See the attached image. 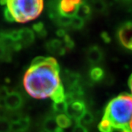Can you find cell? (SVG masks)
Returning a JSON list of instances; mask_svg holds the SVG:
<instances>
[{"label": "cell", "mask_w": 132, "mask_h": 132, "mask_svg": "<svg viewBox=\"0 0 132 132\" xmlns=\"http://www.w3.org/2000/svg\"><path fill=\"white\" fill-rule=\"evenodd\" d=\"M77 5L73 4L71 0H61L59 10L62 15L68 17H73L76 13Z\"/></svg>", "instance_id": "7"}, {"label": "cell", "mask_w": 132, "mask_h": 132, "mask_svg": "<svg viewBox=\"0 0 132 132\" xmlns=\"http://www.w3.org/2000/svg\"><path fill=\"white\" fill-rule=\"evenodd\" d=\"M90 13H91V9L90 7L87 4L81 3L79 5H78L75 15L85 20L90 16Z\"/></svg>", "instance_id": "12"}, {"label": "cell", "mask_w": 132, "mask_h": 132, "mask_svg": "<svg viewBox=\"0 0 132 132\" xmlns=\"http://www.w3.org/2000/svg\"><path fill=\"white\" fill-rule=\"evenodd\" d=\"M9 94L10 92L7 87L2 86L0 87V99H5Z\"/></svg>", "instance_id": "28"}, {"label": "cell", "mask_w": 132, "mask_h": 132, "mask_svg": "<svg viewBox=\"0 0 132 132\" xmlns=\"http://www.w3.org/2000/svg\"><path fill=\"white\" fill-rule=\"evenodd\" d=\"M90 79L94 81H100L104 77V70L100 67H94L90 71Z\"/></svg>", "instance_id": "15"}, {"label": "cell", "mask_w": 132, "mask_h": 132, "mask_svg": "<svg viewBox=\"0 0 132 132\" xmlns=\"http://www.w3.org/2000/svg\"><path fill=\"white\" fill-rule=\"evenodd\" d=\"M126 1H130V0H126Z\"/></svg>", "instance_id": "35"}, {"label": "cell", "mask_w": 132, "mask_h": 132, "mask_svg": "<svg viewBox=\"0 0 132 132\" xmlns=\"http://www.w3.org/2000/svg\"><path fill=\"white\" fill-rule=\"evenodd\" d=\"M85 20L81 19L78 16L74 15L73 17H72L71 19V25L73 27V28L76 29H80L83 27L84 24H85Z\"/></svg>", "instance_id": "20"}, {"label": "cell", "mask_w": 132, "mask_h": 132, "mask_svg": "<svg viewBox=\"0 0 132 132\" xmlns=\"http://www.w3.org/2000/svg\"><path fill=\"white\" fill-rule=\"evenodd\" d=\"M23 105V98L18 92H11L5 98V108L14 111L21 107Z\"/></svg>", "instance_id": "6"}, {"label": "cell", "mask_w": 132, "mask_h": 132, "mask_svg": "<svg viewBox=\"0 0 132 132\" xmlns=\"http://www.w3.org/2000/svg\"><path fill=\"white\" fill-rule=\"evenodd\" d=\"M130 129L132 131V122L131 123V125H130Z\"/></svg>", "instance_id": "34"}, {"label": "cell", "mask_w": 132, "mask_h": 132, "mask_svg": "<svg viewBox=\"0 0 132 132\" xmlns=\"http://www.w3.org/2000/svg\"><path fill=\"white\" fill-rule=\"evenodd\" d=\"M98 129L101 132H112L114 128L106 118H103L101 123H99Z\"/></svg>", "instance_id": "16"}, {"label": "cell", "mask_w": 132, "mask_h": 132, "mask_svg": "<svg viewBox=\"0 0 132 132\" xmlns=\"http://www.w3.org/2000/svg\"><path fill=\"white\" fill-rule=\"evenodd\" d=\"M103 52L97 46H93L87 52V58L91 64H97L103 60Z\"/></svg>", "instance_id": "8"}, {"label": "cell", "mask_w": 132, "mask_h": 132, "mask_svg": "<svg viewBox=\"0 0 132 132\" xmlns=\"http://www.w3.org/2000/svg\"><path fill=\"white\" fill-rule=\"evenodd\" d=\"M19 122L23 128L24 132L26 131L30 126V119L28 116H22V118H21Z\"/></svg>", "instance_id": "21"}, {"label": "cell", "mask_w": 132, "mask_h": 132, "mask_svg": "<svg viewBox=\"0 0 132 132\" xmlns=\"http://www.w3.org/2000/svg\"><path fill=\"white\" fill-rule=\"evenodd\" d=\"M94 6V8L95 10L97 11H103L105 9V4H104V2H102L101 0H97L95 1L93 4Z\"/></svg>", "instance_id": "26"}, {"label": "cell", "mask_w": 132, "mask_h": 132, "mask_svg": "<svg viewBox=\"0 0 132 132\" xmlns=\"http://www.w3.org/2000/svg\"><path fill=\"white\" fill-rule=\"evenodd\" d=\"M86 111L85 102L82 100H76L68 106L65 113L67 116H68L71 119L72 118L75 120L77 123L80 120Z\"/></svg>", "instance_id": "4"}, {"label": "cell", "mask_w": 132, "mask_h": 132, "mask_svg": "<svg viewBox=\"0 0 132 132\" xmlns=\"http://www.w3.org/2000/svg\"><path fill=\"white\" fill-rule=\"evenodd\" d=\"M5 18L9 21L26 23L37 19L43 10V0H2Z\"/></svg>", "instance_id": "2"}, {"label": "cell", "mask_w": 132, "mask_h": 132, "mask_svg": "<svg viewBox=\"0 0 132 132\" xmlns=\"http://www.w3.org/2000/svg\"><path fill=\"white\" fill-rule=\"evenodd\" d=\"M128 86H129V88H130V90H131L132 95V74L131 75L130 78H129V80H128Z\"/></svg>", "instance_id": "32"}, {"label": "cell", "mask_w": 132, "mask_h": 132, "mask_svg": "<svg viewBox=\"0 0 132 132\" xmlns=\"http://www.w3.org/2000/svg\"><path fill=\"white\" fill-rule=\"evenodd\" d=\"M104 118L108 120L114 128H130L132 122V95L123 93L112 99L105 109Z\"/></svg>", "instance_id": "3"}, {"label": "cell", "mask_w": 132, "mask_h": 132, "mask_svg": "<svg viewBox=\"0 0 132 132\" xmlns=\"http://www.w3.org/2000/svg\"><path fill=\"white\" fill-rule=\"evenodd\" d=\"M101 38H102V39L104 40V42L106 43H109L110 42V40H111V39H110V37L109 36V35L107 34L106 32H102V34H101Z\"/></svg>", "instance_id": "30"}, {"label": "cell", "mask_w": 132, "mask_h": 132, "mask_svg": "<svg viewBox=\"0 0 132 132\" xmlns=\"http://www.w3.org/2000/svg\"><path fill=\"white\" fill-rule=\"evenodd\" d=\"M47 49L52 54L62 56L65 54L66 48L60 40H52L47 43Z\"/></svg>", "instance_id": "9"}, {"label": "cell", "mask_w": 132, "mask_h": 132, "mask_svg": "<svg viewBox=\"0 0 132 132\" xmlns=\"http://www.w3.org/2000/svg\"><path fill=\"white\" fill-rule=\"evenodd\" d=\"M123 132H132V131L130 128H128V129H124V130H123Z\"/></svg>", "instance_id": "33"}, {"label": "cell", "mask_w": 132, "mask_h": 132, "mask_svg": "<svg viewBox=\"0 0 132 132\" xmlns=\"http://www.w3.org/2000/svg\"><path fill=\"white\" fill-rule=\"evenodd\" d=\"M71 19H72V17L61 15L58 20V22L62 26H68V25H71Z\"/></svg>", "instance_id": "23"}, {"label": "cell", "mask_w": 132, "mask_h": 132, "mask_svg": "<svg viewBox=\"0 0 132 132\" xmlns=\"http://www.w3.org/2000/svg\"><path fill=\"white\" fill-rule=\"evenodd\" d=\"M51 98L54 101V103H58V102H62L65 101V92L62 84L57 87V90L54 92V93L51 96Z\"/></svg>", "instance_id": "14"}, {"label": "cell", "mask_w": 132, "mask_h": 132, "mask_svg": "<svg viewBox=\"0 0 132 132\" xmlns=\"http://www.w3.org/2000/svg\"><path fill=\"white\" fill-rule=\"evenodd\" d=\"M60 68L54 57H47L42 65L29 68L24 77V86L29 95L35 98L51 97L61 85Z\"/></svg>", "instance_id": "1"}, {"label": "cell", "mask_w": 132, "mask_h": 132, "mask_svg": "<svg viewBox=\"0 0 132 132\" xmlns=\"http://www.w3.org/2000/svg\"><path fill=\"white\" fill-rule=\"evenodd\" d=\"M11 48H13V51L19 52V51H20V50L21 49V48H22V44L19 42H14L13 43V44L12 45Z\"/></svg>", "instance_id": "29"}, {"label": "cell", "mask_w": 132, "mask_h": 132, "mask_svg": "<svg viewBox=\"0 0 132 132\" xmlns=\"http://www.w3.org/2000/svg\"><path fill=\"white\" fill-rule=\"evenodd\" d=\"M56 122H57L58 126L62 128H67L70 127L72 124L71 119L68 116H67L65 114H60L56 117Z\"/></svg>", "instance_id": "13"}, {"label": "cell", "mask_w": 132, "mask_h": 132, "mask_svg": "<svg viewBox=\"0 0 132 132\" xmlns=\"http://www.w3.org/2000/svg\"><path fill=\"white\" fill-rule=\"evenodd\" d=\"M20 36H21V43L22 46H27L32 44L35 40V36L32 31L29 29H24L20 30Z\"/></svg>", "instance_id": "11"}, {"label": "cell", "mask_w": 132, "mask_h": 132, "mask_svg": "<svg viewBox=\"0 0 132 132\" xmlns=\"http://www.w3.org/2000/svg\"><path fill=\"white\" fill-rule=\"evenodd\" d=\"M94 120V116L93 114L91 113L90 112L86 111L85 113L83 114V116L81 117L80 120L77 123H80L81 125L85 126V125H90L93 122Z\"/></svg>", "instance_id": "17"}, {"label": "cell", "mask_w": 132, "mask_h": 132, "mask_svg": "<svg viewBox=\"0 0 132 132\" xmlns=\"http://www.w3.org/2000/svg\"><path fill=\"white\" fill-rule=\"evenodd\" d=\"M64 42H65V47L66 49H72L74 47V42L68 35H65L64 37Z\"/></svg>", "instance_id": "25"}, {"label": "cell", "mask_w": 132, "mask_h": 132, "mask_svg": "<svg viewBox=\"0 0 132 132\" xmlns=\"http://www.w3.org/2000/svg\"><path fill=\"white\" fill-rule=\"evenodd\" d=\"M46 58L47 57H42V56H39V57H35L32 61V62H31L30 68H35V67H38V66L42 65L43 63H44L46 62Z\"/></svg>", "instance_id": "22"}, {"label": "cell", "mask_w": 132, "mask_h": 132, "mask_svg": "<svg viewBox=\"0 0 132 132\" xmlns=\"http://www.w3.org/2000/svg\"><path fill=\"white\" fill-rule=\"evenodd\" d=\"M118 37L124 47L132 50V23L128 22L121 26L118 32Z\"/></svg>", "instance_id": "5"}, {"label": "cell", "mask_w": 132, "mask_h": 132, "mask_svg": "<svg viewBox=\"0 0 132 132\" xmlns=\"http://www.w3.org/2000/svg\"><path fill=\"white\" fill-rule=\"evenodd\" d=\"M10 52L9 50H7V48L5 47L3 45L0 44V60H4L9 56Z\"/></svg>", "instance_id": "24"}, {"label": "cell", "mask_w": 132, "mask_h": 132, "mask_svg": "<svg viewBox=\"0 0 132 132\" xmlns=\"http://www.w3.org/2000/svg\"><path fill=\"white\" fill-rule=\"evenodd\" d=\"M68 104L66 103L65 101H62V102H58V103H54L52 105V108L55 112L62 114L66 112L67 109H68Z\"/></svg>", "instance_id": "18"}, {"label": "cell", "mask_w": 132, "mask_h": 132, "mask_svg": "<svg viewBox=\"0 0 132 132\" xmlns=\"http://www.w3.org/2000/svg\"><path fill=\"white\" fill-rule=\"evenodd\" d=\"M57 35L59 36V37H65L66 35H65V32L63 30V29H60V30H58L57 32Z\"/></svg>", "instance_id": "31"}, {"label": "cell", "mask_w": 132, "mask_h": 132, "mask_svg": "<svg viewBox=\"0 0 132 132\" xmlns=\"http://www.w3.org/2000/svg\"><path fill=\"white\" fill-rule=\"evenodd\" d=\"M43 131L46 132H64L63 129H62L58 126L56 119L54 117H48L45 119L43 122Z\"/></svg>", "instance_id": "10"}, {"label": "cell", "mask_w": 132, "mask_h": 132, "mask_svg": "<svg viewBox=\"0 0 132 132\" xmlns=\"http://www.w3.org/2000/svg\"><path fill=\"white\" fill-rule=\"evenodd\" d=\"M10 131V122L7 118H0V132Z\"/></svg>", "instance_id": "19"}, {"label": "cell", "mask_w": 132, "mask_h": 132, "mask_svg": "<svg viewBox=\"0 0 132 132\" xmlns=\"http://www.w3.org/2000/svg\"><path fill=\"white\" fill-rule=\"evenodd\" d=\"M72 132H88V131L85 126L81 125L80 123H76L74 128L72 130Z\"/></svg>", "instance_id": "27"}]
</instances>
